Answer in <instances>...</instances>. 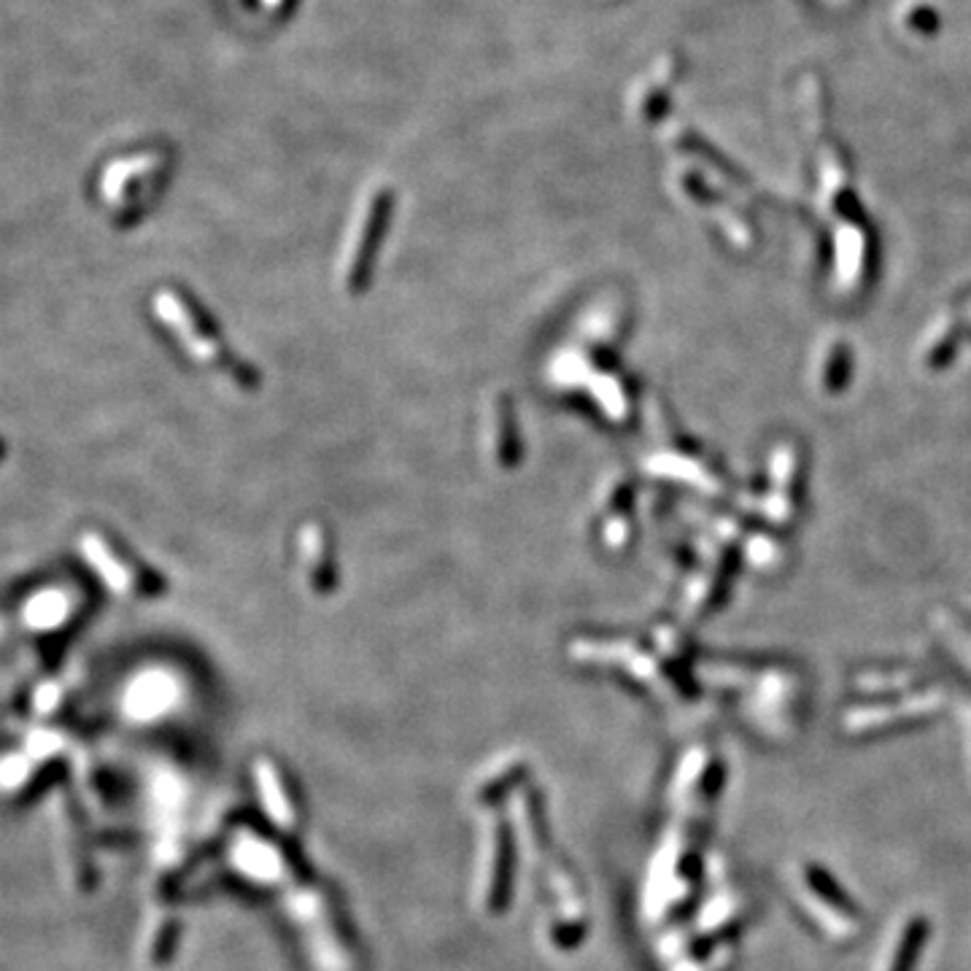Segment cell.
Wrapping results in <instances>:
<instances>
[{
  "label": "cell",
  "mask_w": 971,
  "mask_h": 971,
  "mask_svg": "<svg viewBox=\"0 0 971 971\" xmlns=\"http://www.w3.org/2000/svg\"><path fill=\"white\" fill-rule=\"evenodd\" d=\"M151 308H154L162 327L176 337L178 346L184 348L192 362H197L208 373L219 375L224 383L235 386L238 392H257L262 375L254 370V365H248L246 359L232 351L222 330L197 305V300H192L182 289L165 287L154 294Z\"/></svg>",
  "instance_id": "obj_1"
},
{
  "label": "cell",
  "mask_w": 971,
  "mask_h": 971,
  "mask_svg": "<svg viewBox=\"0 0 971 971\" xmlns=\"http://www.w3.org/2000/svg\"><path fill=\"white\" fill-rule=\"evenodd\" d=\"M551 375L559 386L583 392L613 424H626L632 418L635 403H632L629 378L597 346L575 343L564 348L551 365Z\"/></svg>",
  "instance_id": "obj_2"
},
{
  "label": "cell",
  "mask_w": 971,
  "mask_h": 971,
  "mask_svg": "<svg viewBox=\"0 0 971 971\" xmlns=\"http://www.w3.org/2000/svg\"><path fill=\"white\" fill-rule=\"evenodd\" d=\"M79 551L92 573L101 578V583L119 599L147 602L165 591V580L160 578V573L147 567L136 554L122 548L112 534L90 529L81 534Z\"/></svg>",
  "instance_id": "obj_3"
},
{
  "label": "cell",
  "mask_w": 971,
  "mask_h": 971,
  "mask_svg": "<svg viewBox=\"0 0 971 971\" xmlns=\"http://www.w3.org/2000/svg\"><path fill=\"white\" fill-rule=\"evenodd\" d=\"M300 578L313 597H330L337 589L333 534L324 523L308 521L298 532Z\"/></svg>",
  "instance_id": "obj_4"
},
{
  "label": "cell",
  "mask_w": 971,
  "mask_h": 971,
  "mask_svg": "<svg viewBox=\"0 0 971 971\" xmlns=\"http://www.w3.org/2000/svg\"><path fill=\"white\" fill-rule=\"evenodd\" d=\"M486 451L499 470H516L523 459L519 413L505 392L494 394L486 405Z\"/></svg>",
  "instance_id": "obj_5"
},
{
  "label": "cell",
  "mask_w": 971,
  "mask_h": 971,
  "mask_svg": "<svg viewBox=\"0 0 971 971\" xmlns=\"http://www.w3.org/2000/svg\"><path fill=\"white\" fill-rule=\"evenodd\" d=\"M632 502H635V488H632V481H626V475H615L599 492L597 523L604 548L624 551L629 545Z\"/></svg>",
  "instance_id": "obj_6"
},
{
  "label": "cell",
  "mask_w": 971,
  "mask_h": 971,
  "mask_svg": "<svg viewBox=\"0 0 971 971\" xmlns=\"http://www.w3.org/2000/svg\"><path fill=\"white\" fill-rule=\"evenodd\" d=\"M73 599L68 591L62 589H46L38 591L36 597L27 602L25 608V621L31 629L36 632H60L62 626L71 624L73 619Z\"/></svg>",
  "instance_id": "obj_7"
},
{
  "label": "cell",
  "mask_w": 971,
  "mask_h": 971,
  "mask_svg": "<svg viewBox=\"0 0 971 971\" xmlns=\"http://www.w3.org/2000/svg\"><path fill=\"white\" fill-rule=\"evenodd\" d=\"M921 928H915L910 936H906L904 947H901V958H899V967L897 971H910L912 961H915V950H917V941H921Z\"/></svg>",
  "instance_id": "obj_8"
},
{
  "label": "cell",
  "mask_w": 971,
  "mask_h": 971,
  "mask_svg": "<svg viewBox=\"0 0 971 971\" xmlns=\"http://www.w3.org/2000/svg\"><path fill=\"white\" fill-rule=\"evenodd\" d=\"M0 459H3V443H0Z\"/></svg>",
  "instance_id": "obj_9"
}]
</instances>
